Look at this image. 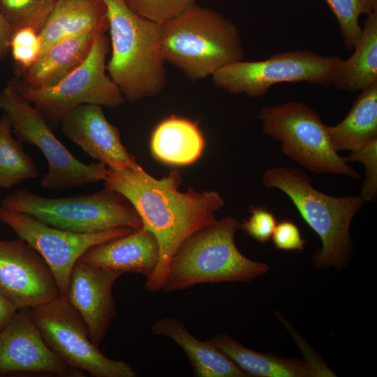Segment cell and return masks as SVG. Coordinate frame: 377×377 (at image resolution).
<instances>
[{"instance_id": "6", "label": "cell", "mask_w": 377, "mask_h": 377, "mask_svg": "<svg viewBox=\"0 0 377 377\" xmlns=\"http://www.w3.org/2000/svg\"><path fill=\"white\" fill-rule=\"evenodd\" d=\"M1 205L49 226L75 232H98L121 227L137 229L143 226L132 205L119 193L105 187L94 193L64 198H46L18 190L6 196Z\"/></svg>"}, {"instance_id": "27", "label": "cell", "mask_w": 377, "mask_h": 377, "mask_svg": "<svg viewBox=\"0 0 377 377\" xmlns=\"http://www.w3.org/2000/svg\"><path fill=\"white\" fill-rule=\"evenodd\" d=\"M335 16L347 50H353L362 31L359 17L372 13L369 0H325Z\"/></svg>"}, {"instance_id": "16", "label": "cell", "mask_w": 377, "mask_h": 377, "mask_svg": "<svg viewBox=\"0 0 377 377\" xmlns=\"http://www.w3.org/2000/svg\"><path fill=\"white\" fill-rule=\"evenodd\" d=\"M60 123L67 138L107 167L125 169L138 165L122 144L119 129L108 121L101 106L78 105L68 112Z\"/></svg>"}, {"instance_id": "5", "label": "cell", "mask_w": 377, "mask_h": 377, "mask_svg": "<svg viewBox=\"0 0 377 377\" xmlns=\"http://www.w3.org/2000/svg\"><path fill=\"white\" fill-rule=\"evenodd\" d=\"M241 223L226 216L195 232L172 257L163 289L172 292L204 283L251 281L269 266L243 255L235 243Z\"/></svg>"}, {"instance_id": "21", "label": "cell", "mask_w": 377, "mask_h": 377, "mask_svg": "<svg viewBox=\"0 0 377 377\" xmlns=\"http://www.w3.org/2000/svg\"><path fill=\"white\" fill-rule=\"evenodd\" d=\"M362 27L354 53L334 73L331 85L339 90L355 93L377 83V12L369 13Z\"/></svg>"}, {"instance_id": "14", "label": "cell", "mask_w": 377, "mask_h": 377, "mask_svg": "<svg viewBox=\"0 0 377 377\" xmlns=\"http://www.w3.org/2000/svg\"><path fill=\"white\" fill-rule=\"evenodd\" d=\"M16 374L84 376V372L68 366L47 346L29 309L17 310L0 330V376Z\"/></svg>"}, {"instance_id": "8", "label": "cell", "mask_w": 377, "mask_h": 377, "mask_svg": "<svg viewBox=\"0 0 377 377\" xmlns=\"http://www.w3.org/2000/svg\"><path fill=\"white\" fill-rule=\"evenodd\" d=\"M263 132L281 142L282 152L303 168L320 174L360 175L333 149L320 116L302 102L290 101L261 109Z\"/></svg>"}, {"instance_id": "34", "label": "cell", "mask_w": 377, "mask_h": 377, "mask_svg": "<svg viewBox=\"0 0 377 377\" xmlns=\"http://www.w3.org/2000/svg\"><path fill=\"white\" fill-rule=\"evenodd\" d=\"M17 311V308L0 293V330L8 324Z\"/></svg>"}, {"instance_id": "12", "label": "cell", "mask_w": 377, "mask_h": 377, "mask_svg": "<svg viewBox=\"0 0 377 377\" xmlns=\"http://www.w3.org/2000/svg\"><path fill=\"white\" fill-rule=\"evenodd\" d=\"M0 221L44 258L62 297L66 295L73 267L89 249L135 230L121 227L98 232H75L49 226L29 214L10 210L1 205Z\"/></svg>"}, {"instance_id": "17", "label": "cell", "mask_w": 377, "mask_h": 377, "mask_svg": "<svg viewBox=\"0 0 377 377\" xmlns=\"http://www.w3.org/2000/svg\"><path fill=\"white\" fill-rule=\"evenodd\" d=\"M159 257L156 237L142 226L130 234L91 247L80 260L124 274L140 273L147 278L156 269Z\"/></svg>"}, {"instance_id": "35", "label": "cell", "mask_w": 377, "mask_h": 377, "mask_svg": "<svg viewBox=\"0 0 377 377\" xmlns=\"http://www.w3.org/2000/svg\"><path fill=\"white\" fill-rule=\"evenodd\" d=\"M372 12H377V0H369Z\"/></svg>"}, {"instance_id": "2", "label": "cell", "mask_w": 377, "mask_h": 377, "mask_svg": "<svg viewBox=\"0 0 377 377\" xmlns=\"http://www.w3.org/2000/svg\"><path fill=\"white\" fill-rule=\"evenodd\" d=\"M103 1L110 34L108 75L130 103L158 95L166 83L161 24L136 14L124 0Z\"/></svg>"}, {"instance_id": "13", "label": "cell", "mask_w": 377, "mask_h": 377, "mask_svg": "<svg viewBox=\"0 0 377 377\" xmlns=\"http://www.w3.org/2000/svg\"><path fill=\"white\" fill-rule=\"evenodd\" d=\"M0 293L17 310L42 305L60 296L46 261L20 238L0 239Z\"/></svg>"}, {"instance_id": "11", "label": "cell", "mask_w": 377, "mask_h": 377, "mask_svg": "<svg viewBox=\"0 0 377 377\" xmlns=\"http://www.w3.org/2000/svg\"><path fill=\"white\" fill-rule=\"evenodd\" d=\"M29 311L45 343L70 367L94 377L137 376L128 363L109 358L92 343L84 320L66 297Z\"/></svg>"}, {"instance_id": "15", "label": "cell", "mask_w": 377, "mask_h": 377, "mask_svg": "<svg viewBox=\"0 0 377 377\" xmlns=\"http://www.w3.org/2000/svg\"><path fill=\"white\" fill-rule=\"evenodd\" d=\"M123 274L81 260L72 270L65 297L82 317L91 341L98 347L116 316L112 288Z\"/></svg>"}, {"instance_id": "26", "label": "cell", "mask_w": 377, "mask_h": 377, "mask_svg": "<svg viewBox=\"0 0 377 377\" xmlns=\"http://www.w3.org/2000/svg\"><path fill=\"white\" fill-rule=\"evenodd\" d=\"M57 0H0V9L13 31L31 27L42 29Z\"/></svg>"}, {"instance_id": "25", "label": "cell", "mask_w": 377, "mask_h": 377, "mask_svg": "<svg viewBox=\"0 0 377 377\" xmlns=\"http://www.w3.org/2000/svg\"><path fill=\"white\" fill-rule=\"evenodd\" d=\"M12 133L10 119L2 113L0 117V188H10L40 175L36 162L24 151L23 143Z\"/></svg>"}, {"instance_id": "20", "label": "cell", "mask_w": 377, "mask_h": 377, "mask_svg": "<svg viewBox=\"0 0 377 377\" xmlns=\"http://www.w3.org/2000/svg\"><path fill=\"white\" fill-rule=\"evenodd\" d=\"M155 335L170 338L185 352L198 377L249 376L232 361L207 341L193 337L183 323L173 318L158 319L151 327Z\"/></svg>"}, {"instance_id": "4", "label": "cell", "mask_w": 377, "mask_h": 377, "mask_svg": "<svg viewBox=\"0 0 377 377\" xmlns=\"http://www.w3.org/2000/svg\"><path fill=\"white\" fill-rule=\"evenodd\" d=\"M161 36L165 61L193 81L244 58L237 26L220 13L196 4L161 23Z\"/></svg>"}, {"instance_id": "31", "label": "cell", "mask_w": 377, "mask_h": 377, "mask_svg": "<svg viewBox=\"0 0 377 377\" xmlns=\"http://www.w3.org/2000/svg\"><path fill=\"white\" fill-rule=\"evenodd\" d=\"M250 212V216L241 223L240 228L258 242L269 241L277 223L274 215L264 207H252Z\"/></svg>"}, {"instance_id": "28", "label": "cell", "mask_w": 377, "mask_h": 377, "mask_svg": "<svg viewBox=\"0 0 377 377\" xmlns=\"http://www.w3.org/2000/svg\"><path fill=\"white\" fill-rule=\"evenodd\" d=\"M42 41L38 31L31 27L13 31L10 52L15 63L14 74L31 66L40 57Z\"/></svg>"}, {"instance_id": "10", "label": "cell", "mask_w": 377, "mask_h": 377, "mask_svg": "<svg viewBox=\"0 0 377 377\" xmlns=\"http://www.w3.org/2000/svg\"><path fill=\"white\" fill-rule=\"evenodd\" d=\"M104 33L96 34L84 61L58 84L47 88L31 89L16 84L19 93L31 102L48 124H57L73 108L84 104L116 108L124 97L107 72L106 58L110 50Z\"/></svg>"}, {"instance_id": "18", "label": "cell", "mask_w": 377, "mask_h": 377, "mask_svg": "<svg viewBox=\"0 0 377 377\" xmlns=\"http://www.w3.org/2000/svg\"><path fill=\"white\" fill-rule=\"evenodd\" d=\"M108 29L107 8L103 0H57L39 32L41 54L64 40L87 33L105 34Z\"/></svg>"}, {"instance_id": "32", "label": "cell", "mask_w": 377, "mask_h": 377, "mask_svg": "<svg viewBox=\"0 0 377 377\" xmlns=\"http://www.w3.org/2000/svg\"><path fill=\"white\" fill-rule=\"evenodd\" d=\"M271 239L277 249L285 251L302 252L306 243V239L302 237L298 227L288 220L276 223Z\"/></svg>"}, {"instance_id": "33", "label": "cell", "mask_w": 377, "mask_h": 377, "mask_svg": "<svg viewBox=\"0 0 377 377\" xmlns=\"http://www.w3.org/2000/svg\"><path fill=\"white\" fill-rule=\"evenodd\" d=\"M13 33L10 24L0 9V62L10 52V41Z\"/></svg>"}, {"instance_id": "19", "label": "cell", "mask_w": 377, "mask_h": 377, "mask_svg": "<svg viewBox=\"0 0 377 377\" xmlns=\"http://www.w3.org/2000/svg\"><path fill=\"white\" fill-rule=\"evenodd\" d=\"M96 34L87 33L61 41L43 52L27 69L13 77L21 87H52L77 68L89 55Z\"/></svg>"}, {"instance_id": "29", "label": "cell", "mask_w": 377, "mask_h": 377, "mask_svg": "<svg viewBox=\"0 0 377 377\" xmlns=\"http://www.w3.org/2000/svg\"><path fill=\"white\" fill-rule=\"evenodd\" d=\"M134 13L151 21L163 23L194 5L195 0H124Z\"/></svg>"}, {"instance_id": "24", "label": "cell", "mask_w": 377, "mask_h": 377, "mask_svg": "<svg viewBox=\"0 0 377 377\" xmlns=\"http://www.w3.org/2000/svg\"><path fill=\"white\" fill-rule=\"evenodd\" d=\"M205 145L198 126L189 120L171 117L154 130L151 140L154 156L172 165H187L195 161Z\"/></svg>"}, {"instance_id": "23", "label": "cell", "mask_w": 377, "mask_h": 377, "mask_svg": "<svg viewBox=\"0 0 377 377\" xmlns=\"http://www.w3.org/2000/svg\"><path fill=\"white\" fill-rule=\"evenodd\" d=\"M335 151H355L377 138V83L361 93L344 119L334 126L326 125Z\"/></svg>"}, {"instance_id": "30", "label": "cell", "mask_w": 377, "mask_h": 377, "mask_svg": "<svg viewBox=\"0 0 377 377\" xmlns=\"http://www.w3.org/2000/svg\"><path fill=\"white\" fill-rule=\"evenodd\" d=\"M343 159L363 165L364 179L360 195L364 202L374 201L377 195V138L370 140L358 150L350 151Z\"/></svg>"}, {"instance_id": "3", "label": "cell", "mask_w": 377, "mask_h": 377, "mask_svg": "<svg viewBox=\"0 0 377 377\" xmlns=\"http://www.w3.org/2000/svg\"><path fill=\"white\" fill-rule=\"evenodd\" d=\"M265 188H278L287 195L302 219L319 236L322 247L313 257L318 268L341 269L353 253L350 228L365 203L360 195L336 197L313 186L311 177L297 168L274 166L263 175Z\"/></svg>"}, {"instance_id": "1", "label": "cell", "mask_w": 377, "mask_h": 377, "mask_svg": "<svg viewBox=\"0 0 377 377\" xmlns=\"http://www.w3.org/2000/svg\"><path fill=\"white\" fill-rule=\"evenodd\" d=\"M105 188L123 195L139 214L143 226L156 237L160 251L158 263L146 278L150 292L163 289L170 261L181 244L198 230L215 223L216 212L225 202L216 191H179L182 177L177 170L156 179L140 165L133 168L108 167Z\"/></svg>"}, {"instance_id": "7", "label": "cell", "mask_w": 377, "mask_h": 377, "mask_svg": "<svg viewBox=\"0 0 377 377\" xmlns=\"http://www.w3.org/2000/svg\"><path fill=\"white\" fill-rule=\"evenodd\" d=\"M0 110L10 119L13 133L22 143L36 146L45 156L48 170L40 180L45 190L62 191L104 181L105 164H86L74 156L55 136L41 112L17 91L10 78L0 91Z\"/></svg>"}, {"instance_id": "9", "label": "cell", "mask_w": 377, "mask_h": 377, "mask_svg": "<svg viewBox=\"0 0 377 377\" xmlns=\"http://www.w3.org/2000/svg\"><path fill=\"white\" fill-rule=\"evenodd\" d=\"M342 59L323 56L311 50L278 52L262 61H236L212 75L216 88L230 94H244L258 98L279 83L307 82L328 87Z\"/></svg>"}, {"instance_id": "22", "label": "cell", "mask_w": 377, "mask_h": 377, "mask_svg": "<svg viewBox=\"0 0 377 377\" xmlns=\"http://www.w3.org/2000/svg\"><path fill=\"white\" fill-rule=\"evenodd\" d=\"M207 341L249 376H316L313 370L306 362L251 350L228 334H219Z\"/></svg>"}]
</instances>
